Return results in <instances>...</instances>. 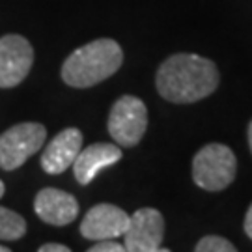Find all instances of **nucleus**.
Here are the masks:
<instances>
[{"label": "nucleus", "instance_id": "nucleus-2", "mask_svg": "<svg viewBox=\"0 0 252 252\" xmlns=\"http://www.w3.org/2000/svg\"><path fill=\"white\" fill-rule=\"evenodd\" d=\"M124 51L114 39H95L73 51L62 65V79L73 88H90L122 67Z\"/></svg>", "mask_w": 252, "mask_h": 252}, {"label": "nucleus", "instance_id": "nucleus-13", "mask_svg": "<svg viewBox=\"0 0 252 252\" xmlns=\"http://www.w3.org/2000/svg\"><path fill=\"white\" fill-rule=\"evenodd\" d=\"M196 252H235V245L232 241H228L220 235H206L202 237L196 247H194Z\"/></svg>", "mask_w": 252, "mask_h": 252}, {"label": "nucleus", "instance_id": "nucleus-11", "mask_svg": "<svg viewBox=\"0 0 252 252\" xmlns=\"http://www.w3.org/2000/svg\"><path fill=\"white\" fill-rule=\"evenodd\" d=\"M122 159V150L116 144L97 142L79 152L77 159L73 162L75 180L81 185H88L103 168L112 166L114 162Z\"/></svg>", "mask_w": 252, "mask_h": 252}, {"label": "nucleus", "instance_id": "nucleus-15", "mask_svg": "<svg viewBox=\"0 0 252 252\" xmlns=\"http://www.w3.org/2000/svg\"><path fill=\"white\" fill-rule=\"evenodd\" d=\"M39 252H69V247L60 243H45L39 247Z\"/></svg>", "mask_w": 252, "mask_h": 252}, {"label": "nucleus", "instance_id": "nucleus-9", "mask_svg": "<svg viewBox=\"0 0 252 252\" xmlns=\"http://www.w3.org/2000/svg\"><path fill=\"white\" fill-rule=\"evenodd\" d=\"M82 150V133L77 127H67L60 131L49 142L45 152L41 155V168L47 174H62L77 159L79 152Z\"/></svg>", "mask_w": 252, "mask_h": 252}, {"label": "nucleus", "instance_id": "nucleus-18", "mask_svg": "<svg viewBox=\"0 0 252 252\" xmlns=\"http://www.w3.org/2000/svg\"><path fill=\"white\" fill-rule=\"evenodd\" d=\"M4 196V183H2V180H0V198Z\"/></svg>", "mask_w": 252, "mask_h": 252}, {"label": "nucleus", "instance_id": "nucleus-3", "mask_svg": "<svg viewBox=\"0 0 252 252\" xmlns=\"http://www.w3.org/2000/svg\"><path fill=\"white\" fill-rule=\"evenodd\" d=\"M237 174L234 152L226 144L211 142L204 146L192 159V180L204 190L226 189Z\"/></svg>", "mask_w": 252, "mask_h": 252}, {"label": "nucleus", "instance_id": "nucleus-16", "mask_svg": "<svg viewBox=\"0 0 252 252\" xmlns=\"http://www.w3.org/2000/svg\"><path fill=\"white\" fill-rule=\"evenodd\" d=\"M245 234L252 239V204L247 211V215H245Z\"/></svg>", "mask_w": 252, "mask_h": 252}, {"label": "nucleus", "instance_id": "nucleus-5", "mask_svg": "<svg viewBox=\"0 0 252 252\" xmlns=\"http://www.w3.org/2000/svg\"><path fill=\"white\" fill-rule=\"evenodd\" d=\"M148 129V108L135 95H124L112 105L108 114V133L118 146L133 148Z\"/></svg>", "mask_w": 252, "mask_h": 252}, {"label": "nucleus", "instance_id": "nucleus-12", "mask_svg": "<svg viewBox=\"0 0 252 252\" xmlns=\"http://www.w3.org/2000/svg\"><path fill=\"white\" fill-rule=\"evenodd\" d=\"M25 234H27L25 219L8 207L0 206V239L2 241H17Z\"/></svg>", "mask_w": 252, "mask_h": 252}, {"label": "nucleus", "instance_id": "nucleus-8", "mask_svg": "<svg viewBox=\"0 0 252 252\" xmlns=\"http://www.w3.org/2000/svg\"><path fill=\"white\" fill-rule=\"evenodd\" d=\"M129 217L122 207L112 204H97L84 215L81 222L82 237L90 241L118 239L126 234L129 226Z\"/></svg>", "mask_w": 252, "mask_h": 252}, {"label": "nucleus", "instance_id": "nucleus-10", "mask_svg": "<svg viewBox=\"0 0 252 252\" xmlns=\"http://www.w3.org/2000/svg\"><path fill=\"white\" fill-rule=\"evenodd\" d=\"M34 209L36 215L47 224L65 226L71 224L79 215V202L65 190L47 187L36 194Z\"/></svg>", "mask_w": 252, "mask_h": 252}, {"label": "nucleus", "instance_id": "nucleus-7", "mask_svg": "<svg viewBox=\"0 0 252 252\" xmlns=\"http://www.w3.org/2000/svg\"><path fill=\"white\" fill-rule=\"evenodd\" d=\"M34 63V49L27 37L8 34L0 37V88H13L27 79Z\"/></svg>", "mask_w": 252, "mask_h": 252}, {"label": "nucleus", "instance_id": "nucleus-19", "mask_svg": "<svg viewBox=\"0 0 252 252\" xmlns=\"http://www.w3.org/2000/svg\"><path fill=\"white\" fill-rule=\"evenodd\" d=\"M0 252H8V247H2V245H0Z\"/></svg>", "mask_w": 252, "mask_h": 252}, {"label": "nucleus", "instance_id": "nucleus-17", "mask_svg": "<svg viewBox=\"0 0 252 252\" xmlns=\"http://www.w3.org/2000/svg\"><path fill=\"white\" fill-rule=\"evenodd\" d=\"M249 146H251V152H252V120L249 124Z\"/></svg>", "mask_w": 252, "mask_h": 252}, {"label": "nucleus", "instance_id": "nucleus-4", "mask_svg": "<svg viewBox=\"0 0 252 252\" xmlns=\"http://www.w3.org/2000/svg\"><path fill=\"white\" fill-rule=\"evenodd\" d=\"M47 138V129L36 122H25L9 127L0 135V168L17 170L41 150Z\"/></svg>", "mask_w": 252, "mask_h": 252}, {"label": "nucleus", "instance_id": "nucleus-1", "mask_svg": "<svg viewBox=\"0 0 252 252\" xmlns=\"http://www.w3.org/2000/svg\"><path fill=\"white\" fill-rule=\"evenodd\" d=\"M219 69L200 54L178 53L166 58L157 69L155 84L162 99L187 105L211 95L219 86Z\"/></svg>", "mask_w": 252, "mask_h": 252}, {"label": "nucleus", "instance_id": "nucleus-6", "mask_svg": "<svg viewBox=\"0 0 252 252\" xmlns=\"http://www.w3.org/2000/svg\"><path fill=\"white\" fill-rule=\"evenodd\" d=\"M127 252H161L164 237V219L153 207H142L129 217V226L126 234Z\"/></svg>", "mask_w": 252, "mask_h": 252}, {"label": "nucleus", "instance_id": "nucleus-14", "mask_svg": "<svg viewBox=\"0 0 252 252\" xmlns=\"http://www.w3.org/2000/svg\"><path fill=\"white\" fill-rule=\"evenodd\" d=\"M90 252H126V247L118 243L116 239H103L90 247Z\"/></svg>", "mask_w": 252, "mask_h": 252}]
</instances>
